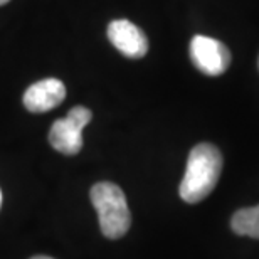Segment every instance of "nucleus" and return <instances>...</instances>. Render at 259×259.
Instances as JSON below:
<instances>
[{
  "label": "nucleus",
  "mask_w": 259,
  "mask_h": 259,
  "mask_svg": "<svg viewBox=\"0 0 259 259\" xmlns=\"http://www.w3.org/2000/svg\"><path fill=\"white\" fill-rule=\"evenodd\" d=\"M30 259H54V257H49V256H34V257H30Z\"/></svg>",
  "instance_id": "6e6552de"
},
{
  "label": "nucleus",
  "mask_w": 259,
  "mask_h": 259,
  "mask_svg": "<svg viewBox=\"0 0 259 259\" xmlns=\"http://www.w3.org/2000/svg\"><path fill=\"white\" fill-rule=\"evenodd\" d=\"M7 2H9V0H0V5H5Z\"/></svg>",
  "instance_id": "1a4fd4ad"
},
{
  "label": "nucleus",
  "mask_w": 259,
  "mask_h": 259,
  "mask_svg": "<svg viewBox=\"0 0 259 259\" xmlns=\"http://www.w3.org/2000/svg\"><path fill=\"white\" fill-rule=\"evenodd\" d=\"M231 227L236 234L259 239V204L237 210L231 219Z\"/></svg>",
  "instance_id": "0eeeda50"
},
{
  "label": "nucleus",
  "mask_w": 259,
  "mask_h": 259,
  "mask_svg": "<svg viewBox=\"0 0 259 259\" xmlns=\"http://www.w3.org/2000/svg\"><path fill=\"white\" fill-rule=\"evenodd\" d=\"M257 64H259V61H257Z\"/></svg>",
  "instance_id": "9b49d317"
},
{
  "label": "nucleus",
  "mask_w": 259,
  "mask_h": 259,
  "mask_svg": "<svg viewBox=\"0 0 259 259\" xmlns=\"http://www.w3.org/2000/svg\"><path fill=\"white\" fill-rule=\"evenodd\" d=\"M189 53L192 64L205 76L224 74L232 61L227 46L207 35H194L190 40Z\"/></svg>",
  "instance_id": "20e7f679"
},
{
  "label": "nucleus",
  "mask_w": 259,
  "mask_h": 259,
  "mask_svg": "<svg viewBox=\"0 0 259 259\" xmlns=\"http://www.w3.org/2000/svg\"><path fill=\"white\" fill-rule=\"evenodd\" d=\"M90 197L100 217L103 236L108 239H120L125 236L132 226V214L123 190L116 184L100 182L93 185Z\"/></svg>",
  "instance_id": "f03ea898"
},
{
  "label": "nucleus",
  "mask_w": 259,
  "mask_h": 259,
  "mask_svg": "<svg viewBox=\"0 0 259 259\" xmlns=\"http://www.w3.org/2000/svg\"><path fill=\"white\" fill-rule=\"evenodd\" d=\"M93 113L84 106H74L66 118L56 120L49 130V143L63 155H76L82 148V130L91 121Z\"/></svg>",
  "instance_id": "7ed1b4c3"
},
{
  "label": "nucleus",
  "mask_w": 259,
  "mask_h": 259,
  "mask_svg": "<svg viewBox=\"0 0 259 259\" xmlns=\"http://www.w3.org/2000/svg\"><path fill=\"white\" fill-rule=\"evenodd\" d=\"M108 39L123 56L140 59L148 53V39L138 25L126 19L113 20L108 25Z\"/></svg>",
  "instance_id": "39448f33"
},
{
  "label": "nucleus",
  "mask_w": 259,
  "mask_h": 259,
  "mask_svg": "<svg viewBox=\"0 0 259 259\" xmlns=\"http://www.w3.org/2000/svg\"><path fill=\"white\" fill-rule=\"evenodd\" d=\"M66 98V86L63 81L56 77H48V79L34 82L24 93V106L30 113H46L53 108L59 106Z\"/></svg>",
  "instance_id": "423d86ee"
},
{
  "label": "nucleus",
  "mask_w": 259,
  "mask_h": 259,
  "mask_svg": "<svg viewBox=\"0 0 259 259\" xmlns=\"http://www.w3.org/2000/svg\"><path fill=\"white\" fill-rule=\"evenodd\" d=\"M0 207H2V190H0Z\"/></svg>",
  "instance_id": "9d476101"
},
{
  "label": "nucleus",
  "mask_w": 259,
  "mask_h": 259,
  "mask_svg": "<svg viewBox=\"0 0 259 259\" xmlns=\"http://www.w3.org/2000/svg\"><path fill=\"white\" fill-rule=\"evenodd\" d=\"M222 172V155L212 143H199L190 150L185 175L179 194L187 204L204 200L219 182Z\"/></svg>",
  "instance_id": "f257e3e1"
}]
</instances>
